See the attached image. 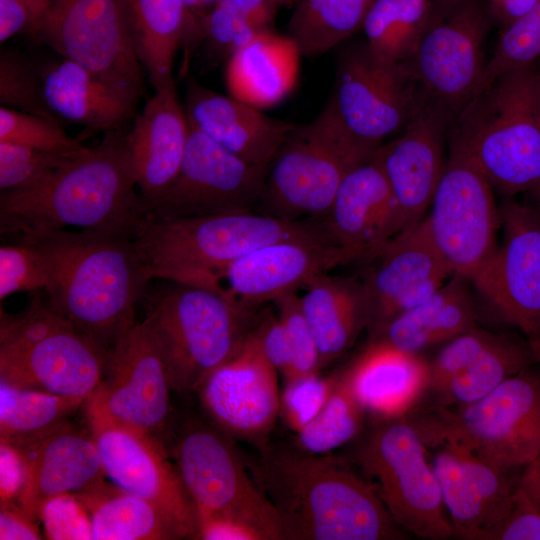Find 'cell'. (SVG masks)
Instances as JSON below:
<instances>
[{
	"label": "cell",
	"instance_id": "003e7915",
	"mask_svg": "<svg viewBox=\"0 0 540 540\" xmlns=\"http://www.w3.org/2000/svg\"><path fill=\"white\" fill-rule=\"evenodd\" d=\"M484 1H486V0H484Z\"/></svg>",
	"mask_w": 540,
	"mask_h": 540
},
{
	"label": "cell",
	"instance_id": "94428289",
	"mask_svg": "<svg viewBox=\"0 0 540 540\" xmlns=\"http://www.w3.org/2000/svg\"><path fill=\"white\" fill-rule=\"evenodd\" d=\"M39 19V24L52 0H26ZM39 27V25H38ZM38 29V28H37Z\"/></svg>",
	"mask_w": 540,
	"mask_h": 540
},
{
	"label": "cell",
	"instance_id": "603a6c76",
	"mask_svg": "<svg viewBox=\"0 0 540 540\" xmlns=\"http://www.w3.org/2000/svg\"><path fill=\"white\" fill-rule=\"evenodd\" d=\"M453 118L446 106L427 99L399 136L374 153L396 200L403 229L420 222L430 207L445 168L444 145Z\"/></svg>",
	"mask_w": 540,
	"mask_h": 540
},
{
	"label": "cell",
	"instance_id": "bcb514c9",
	"mask_svg": "<svg viewBox=\"0 0 540 540\" xmlns=\"http://www.w3.org/2000/svg\"><path fill=\"white\" fill-rule=\"evenodd\" d=\"M338 379L339 376L325 377L316 372L284 382L279 412L291 430L298 433L317 416Z\"/></svg>",
	"mask_w": 540,
	"mask_h": 540
},
{
	"label": "cell",
	"instance_id": "277c9868",
	"mask_svg": "<svg viewBox=\"0 0 540 540\" xmlns=\"http://www.w3.org/2000/svg\"><path fill=\"white\" fill-rule=\"evenodd\" d=\"M450 143L506 198L540 191V69L505 73L455 114Z\"/></svg>",
	"mask_w": 540,
	"mask_h": 540
},
{
	"label": "cell",
	"instance_id": "8fae6325",
	"mask_svg": "<svg viewBox=\"0 0 540 540\" xmlns=\"http://www.w3.org/2000/svg\"><path fill=\"white\" fill-rule=\"evenodd\" d=\"M170 391L161 345L147 315L109 351L102 379L83 404L88 427H124L162 442Z\"/></svg>",
	"mask_w": 540,
	"mask_h": 540
},
{
	"label": "cell",
	"instance_id": "d6986e66",
	"mask_svg": "<svg viewBox=\"0 0 540 540\" xmlns=\"http://www.w3.org/2000/svg\"><path fill=\"white\" fill-rule=\"evenodd\" d=\"M360 258L334 243L285 240L210 269L189 285L213 290L236 307L255 312L266 302L299 291L312 277Z\"/></svg>",
	"mask_w": 540,
	"mask_h": 540
},
{
	"label": "cell",
	"instance_id": "3957f363",
	"mask_svg": "<svg viewBox=\"0 0 540 540\" xmlns=\"http://www.w3.org/2000/svg\"><path fill=\"white\" fill-rule=\"evenodd\" d=\"M256 483L272 504L286 540H385L402 535L374 488L324 454L267 447Z\"/></svg>",
	"mask_w": 540,
	"mask_h": 540
},
{
	"label": "cell",
	"instance_id": "f6af8a7d",
	"mask_svg": "<svg viewBox=\"0 0 540 540\" xmlns=\"http://www.w3.org/2000/svg\"><path fill=\"white\" fill-rule=\"evenodd\" d=\"M0 142L54 152L84 148L81 141L67 134L61 124L5 107H0Z\"/></svg>",
	"mask_w": 540,
	"mask_h": 540
},
{
	"label": "cell",
	"instance_id": "7dc6e473",
	"mask_svg": "<svg viewBox=\"0 0 540 540\" xmlns=\"http://www.w3.org/2000/svg\"><path fill=\"white\" fill-rule=\"evenodd\" d=\"M274 303L286 327L292 353L291 369L284 382L319 372V351L303 314L298 291L287 293Z\"/></svg>",
	"mask_w": 540,
	"mask_h": 540
},
{
	"label": "cell",
	"instance_id": "5b68a950",
	"mask_svg": "<svg viewBox=\"0 0 540 540\" xmlns=\"http://www.w3.org/2000/svg\"><path fill=\"white\" fill-rule=\"evenodd\" d=\"M285 240L336 244L323 222L286 221L256 211L144 219L134 236L148 280L183 284L252 250Z\"/></svg>",
	"mask_w": 540,
	"mask_h": 540
},
{
	"label": "cell",
	"instance_id": "7402d4cb",
	"mask_svg": "<svg viewBox=\"0 0 540 540\" xmlns=\"http://www.w3.org/2000/svg\"><path fill=\"white\" fill-rule=\"evenodd\" d=\"M277 373L264 354L259 319L238 352L196 392L204 410L220 429L260 437L272 429L280 411Z\"/></svg>",
	"mask_w": 540,
	"mask_h": 540
},
{
	"label": "cell",
	"instance_id": "8992f818",
	"mask_svg": "<svg viewBox=\"0 0 540 540\" xmlns=\"http://www.w3.org/2000/svg\"><path fill=\"white\" fill-rule=\"evenodd\" d=\"M377 149L352 136L327 102L311 122L293 124L267 167L255 211L323 222L344 178Z\"/></svg>",
	"mask_w": 540,
	"mask_h": 540
},
{
	"label": "cell",
	"instance_id": "6125c7cd",
	"mask_svg": "<svg viewBox=\"0 0 540 540\" xmlns=\"http://www.w3.org/2000/svg\"><path fill=\"white\" fill-rule=\"evenodd\" d=\"M435 12L444 13L459 5L463 0H432Z\"/></svg>",
	"mask_w": 540,
	"mask_h": 540
},
{
	"label": "cell",
	"instance_id": "52a82bcc",
	"mask_svg": "<svg viewBox=\"0 0 540 540\" xmlns=\"http://www.w3.org/2000/svg\"><path fill=\"white\" fill-rule=\"evenodd\" d=\"M107 355L39 297L20 313L1 311L0 380L12 385L85 403Z\"/></svg>",
	"mask_w": 540,
	"mask_h": 540
},
{
	"label": "cell",
	"instance_id": "f5cc1de1",
	"mask_svg": "<svg viewBox=\"0 0 540 540\" xmlns=\"http://www.w3.org/2000/svg\"><path fill=\"white\" fill-rule=\"evenodd\" d=\"M27 479V462L23 450L0 441V504L17 503Z\"/></svg>",
	"mask_w": 540,
	"mask_h": 540
},
{
	"label": "cell",
	"instance_id": "ab89813d",
	"mask_svg": "<svg viewBox=\"0 0 540 540\" xmlns=\"http://www.w3.org/2000/svg\"><path fill=\"white\" fill-rule=\"evenodd\" d=\"M364 409L343 375L317 416L297 435V447L313 454H326L352 440L360 431Z\"/></svg>",
	"mask_w": 540,
	"mask_h": 540
},
{
	"label": "cell",
	"instance_id": "681fc988",
	"mask_svg": "<svg viewBox=\"0 0 540 540\" xmlns=\"http://www.w3.org/2000/svg\"><path fill=\"white\" fill-rule=\"evenodd\" d=\"M46 538L51 540H93L92 522L84 504L73 493H61L40 506Z\"/></svg>",
	"mask_w": 540,
	"mask_h": 540
},
{
	"label": "cell",
	"instance_id": "ba28073f",
	"mask_svg": "<svg viewBox=\"0 0 540 540\" xmlns=\"http://www.w3.org/2000/svg\"><path fill=\"white\" fill-rule=\"evenodd\" d=\"M148 314L164 355L171 391L196 392L240 349L254 325L217 292L175 283L153 298Z\"/></svg>",
	"mask_w": 540,
	"mask_h": 540
},
{
	"label": "cell",
	"instance_id": "f35d334b",
	"mask_svg": "<svg viewBox=\"0 0 540 540\" xmlns=\"http://www.w3.org/2000/svg\"><path fill=\"white\" fill-rule=\"evenodd\" d=\"M375 0H297L287 24L302 56L322 55L361 30Z\"/></svg>",
	"mask_w": 540,
	"mask_h": 540
},
{
	"label": "cell",
	"instance_id": "d590c367",
	"mask_svg": "<svg viewBox=\"0 0 540 540\" xmlns=\"http://www.w3.org/2000/svg\"><path fill=\"white\" fill-rule=\"evenodd\" d=\"M133 42L153 88L173 78L181 49L184 0H125Z\"/></svg>",
	"mask_w": 540,
	"mask_h": 540
},
{
	"label": "cell",
	"instance_id": "4fadbf2b",
	"mask_svg": "<svg viewBox=\"0 0 540 540\" xmlns=\"http://www.w3.org/2000/svg\"><path fill=\"white\" fill-rule=\"evenodd\" d=\"M338 47L328 103L352 136L377 149L401 132L428 98L406 64L379 59L365 42Z\"/></svg>",
	"mask_w": 540,
	"mask_h": 540
},
{
	"label": "cell",
	"instance_id": "4dcf8cb0",
	"mask_svg": "<svg viewBox=\"0 0 540 540\" xmlns=\"http://www.w3.org/2000/svg\"><path fill=\"white\" fill-rule=\"evenodd\" d=\"M49 109L62 121L105 133L123 128L136 116L140 96L63 58L41 71Z\"/></svg>",
	"mask_w": 540,
	"mask_h": 540
},
{
	"label": "cell",
	"instance_id": "2e32d148",
	"mask_svg": "<svg viewBox=\"0 0 540 540\" xmlns=\"http://www.w3.org/2000/svg\"><path fill=\"white\" fill-rule=\"evenodd\" d=\"M266 170L244 161L190 128L176 177L160 195L142 200L144 219L255 211Z\"/></svg>",
	"mask_w": 540,
	"mask_h": 540
},
{
	"label": "cell",
	"instance_id": "e0dca14e",
	"mask_svg": "<svg viewBox=\"0 0 540 540\" xmlns=\"http://www.w3.org/2000/svg\"><path fill=\"white\" fill-rule=\"evenodd\" d=\"M491 20L482 0H463L450 11L435 12L406 64L426 97L446 106L454 116L480 89Z\"/></svg>",
	"mask_w": 540,
	"mask_h": 540
},
{
	"label": "cell",
	"instance_id": "7a4b0ae2",
	"mask_svg": "<svg viewBox=\"0 0 540 540\" xmlns=\"http://www.w3.org/2000/svg\"><path fill=\"white\" fill-rule=\"evenodd\" d=\"M126 133H105L40 183L1 191L0 232L26 238L66 227L128 234L144 221Z\"/></svg>",
	"mask_w": 540,
	"mask_h": 540
},
{
	"label": "cell",
	"instance_id": "44dd1931",
	"mask_svg": "<svg viewBox=\"0 0 540 540\" xmlns=\"http://www.w3.org/2000/svg\"><path fill=\"white\" fill-rule=\"evenodd\" d=\"M105 476L157 506L180 539H195L197 513L179 473L157 438L124 427L90 426Z\"/></svg>",
	"mask_w": 540,
	"mask_h": 540
},
{
	"label": "cell",
	"instance_id": "db71d44e",
	"mask_svg": "<svg viewBox=\"0 0 540 540\" xmlns=\"http://www.w3.org/2000/svg\"><path fill=\"white\" fill-rule=\"evenodd\" d=\"M220 0H184L185 20L181 50L182 71L185 75L194 52L200 48L206 19Z\"/></svg>",
	"mask_w": 540,
	"mask_h": 540
},
{
	"label": "cell",
	"instance_id": "680465c9",
	"mask_svg": "<svg viewBox=\"0 0 540 540\" xmlns=\"http://www.w3.org/2000/svg\"><path fill=\"white\" fill-rule=\"evenodd\" d=\"M540 0H486L489 12L501 27L511 23L532 7Z\"/></svg>",
	"mask_w": 540,
	"mask_h": 540
},
{
	"label": "cell",
	"instance_id": "f907efd6",
	"mask_svg": "<svg viewBox=\"0 0 540 540\" xmlns=\"http://www.w3.org/2000/svg\"><path fill=\"white\" fill-rule=\"evenodd\" d=\"M482 540H540V509L519 485L510 513Z\"/></svg>",
	"mask_w": 540,
	"mask_h": 540
},
{
	"label": "cell",
	"instance_id": "ee69618b",
	"mask_svg": "<svg viewBox=\"0 0 540 540\" xmlns=\"http://www.w3.org/2000/svg\"><path fill=\"white\" fill-rule=\"evenodd\" d=\"M263 29L248 21L229 0H220L209 13L200 47L209 65L226 61Z\"/></svg>",
	"mask_w": 540,
	"mask_h": 540
},
{
	"label": "cell",
	"instance_id": "d6a6232c",
	"mask_svg": "<svg viewBox=\"0 0 540 540\" xmlns=\"http://www.w3.org/2000/svg\"><path fill=\"white\" fill-rule=\"evenodd\" d=\"M299 291L300 304L315 339L320 367L340 357L367 327V309L360 280L328 272L308 280Z\"/></svg>",
	"mask_w": 540,
	"mask_h": 540
},
{
	"label": "cell",
	"instance_id": "9f6ffc18",
	"mask_svg": "<svg viewBox=\"0 0 540 540\" xmlns=\"http://www.w3.org/2000/svg\"><path fill=\"white\" fill-rule=\"evenodd\" d=\"M1 540H38L42 539L34 519L17 503L0 505Z\"/></svg>",
	"mask_w": 540,
	"mask_h": 540
},
{
	"label": "cell",
	"instance_id": "b9f144b4",
	"mask_svg": "<svg viewBox=\"0 0 540 540\" xmlns=\"http://www.w3.org/2000/svg\"><path fill=\"white\" fill-rule=\"evenodd\" d=\"M0 103L1 107L62 123L46 104L41 71L14 50H2L0 54Z\"/></svg>",
	"mask_w": 540,
	"mask_h": 540
},
{
	"label": "cell",
	"instance_id": "f1b7e54d",
	"mask_svg": "<svg viewBox=\"0 0 540 540\" xmlns=\"http://www.w3.org/2000/svg\"><path fill=\"white\" fill-rule=\"evenodd\" d=\"M20 448L27 462V479L17 504L34 520L46 499L78 493L106 477L91 431L70 422Z\"/></svg>",
	"mask_w": 540,
	"mask_h": 540
},
{
	"label": "cell",
	"instance_id": "91938a15",
	"mask_svg": "<svg viewBox=\"0 0 540 540\" xmlns=\"http://www.w3.org/2000/svg\"><path fill=\"white\" fill-rule=\"evenodd\" d=\"M519 486L540 509V456L525 466Z\"/></svg>",
	"mask_w": 540,
	"mask_h": 540
},
{
	"label": "cell",
	"instance_id": "484cf974",
	"mask_svg": "<svg viewBox=\"0 0 540 540\" xmlns=\"http://www.w3.org/2000/svg\"><path fill=\"white\" fill-rule=\"evenodd\" d=\"M154 91L136 115L132 129L126 133L130 169L144 201L160 195L174 180L190 133L174 79Z\"/></svg>",
	"mask_w": 540,
	"mask_h": 540
},
{
	"label": "cell",
	"instance_id": "e575fe53",
	"mask_svg": "<svg viewBox=\"0 0 540 540\" xmlns=\"http://www.w3.org/2000/svg\"><path fill=\"white\" fill-rule=\"evenodd\" d=\"M73 494L90 514L93 540L180 539L157 506L105 479Z\"/></svg>",
	"mask_w": 540,
	"mask_h": 540
},
{
	"label": "cell",
	"instance_id": "1f68e13d",
	"mask_svg": "<svg viewBox=\"0 0 540 540\" xmlns=\"http://www.w3.org/2000/svg\"><path fill=\"white\" fill-rule=\"evenodd\" d=\"M301 57L288 34L259 31L225 63L228 94L260 110L279 104L297 84Z\"/></svg>",
	"mask_w": 540,
	"mask_h": 540
},
{
	"label": "cell",
	"instance_id": "4316f807",
	"mask_svg": "<svg viewBox=\"0 0 540 540\" xmlns=\"http://www.w3.org/2000/svg\"><path fill=\"white\" fill-rule=\"evenodd\" d=\"M184 108L190 128L265 169L293 126L230 95L217 93L192 77H187Z\"/></svg>",
	"mask_w": 540,
	"mask_h": 540
},
{
	"label": "cell",
	"instance_id": "ffe728a7",
	"mask_svg": "<svg viewBox=\"0 0 540 540\" xmlns=\"http://www.w3.org/2000/svg\"><path fill=\"white\" fill-rule=\"evenodd\" d=\"M357 262L372 335L394 316L430 297L451 276L424 218L404 228Z\"/></svg>",
	"mask_w": 540,
	"mask_h": 540
},
{
	"label": "cell",
	"instance_id": "7bdbcfd3",
	"mask_svg": "<svg viewBox=\"0 0 540 540\" xmlns=\"http://www.w3.org/2000/svg\"><path fill=\"white\" fill-rule=\"evenodd\" d=\"M84 148L73 152H54L0 142L1 191L22 190L40 183Z\"/></svg>",
	"mask_w": 540,
	"mask_h": 540
},
{
	"label": "cell",
	"instance_id": "cb8c5ba5",
	"mask_svg": "<svg viewBox=\"0 0 540 540\" xmlns=\"http://www.w3.org/2000/svg\"><path fill=\"white\" fill-rule=\"evenodd\" d=\"M540 363L528 341L476 325L446 342L430 364L429 386L438 407L475 402L506 379Z\"/></svg>",
	"mask_w": 540,
	"mask_h": 540
},
{
	"label": "cell",
	"instance_id": "30bf717a",
	"mask_svg": "<svg viewBox=\"0 0 540 540\" xmlns=\"http://www.w3.org/2000/svg\"><path fill=\"white\" fill-rule=\"evenodd\" d=\"M356 459L398 526L425 539L454 536L425 443L411 422L400 417L379 427Z\"/></svg>",
	"mask_w": 540,
	"mask_h": 540
},
{
	"label": "cell",
	"instance_id": "816d5d0a",
	"mask_svg": "<svg viewBox=\"0 0 540 540\" xmlns=\"http://www.w3.org/2000/svg\"><path fill=\"white\" fill-rule=\"evenodd\" d=\"M196 513L197 534L195 539L269 540L263 530L239 516L201 508H196Z\"/></svg>",
	"mask_w": 540,
	"mask_h": 540
},
{
	"label": "cell",
	"instance_id": "8d00e7d4",
	"mask_svg": "<svg viewBox=\"0 0 540 540\" xmlns=\"http://www.w3.org/2000/svg\"><path fill=\"white\" fill-rule=\"evenodd\" d=\"M434 15L432 0H375L361 26L364 42L379 59L407 64Z\"/></svg>",
	"mask_w": 540,
	"mask_h": 540
},
{
	"label": "cell",
	"instance_id": "03108f58",
	"mask_svg": "<svg viewBox=\"0 0 540 540\" xmlns=\"http://www.w3.org/2000/svg\"><path fill=\"white\" fill-rule=\"evenodd\" d=\"M538 68L540 69V60L536 63Z\"/></svg>",
	"mask_w": 540,
	"mask_h": 540
},
{
	"label": "cell",
	"instance_id": "ac0fdd59",
	"mask_svg": "<svg viewBox=\"0 0 540 540\" xmlns=\"http://www.w3.org/2000/svg\"><path fill=\"white\" fill-rule=\"evenodd\" d=\"M503 240L470 280L506 323L519 329L540 359V219L528 203L499 206Z\"/></svg>",
	"mask_w": 540,
	"mask_h": 540
},
{
	"label": "cell",
	"instance_id": "6f0895ef",
	"mask_svg": "<svg viewBox=\"0 0 540 540\" xmlns=\"http://www.w3.org/2000/svg\"><path fill=\"white\" fill-rule=\"evenodd\" d=\"M231 4L259 29H273L278 10L284 7L281 0H229Z\"/></svg>",
	"mask_w": 540,
	"mask_h": 540
},
{
	"label": "cell",
	"instance_id": "836d02e7",
	"mask_svg": "<svg viewBox=\"0 0 540 540\" xmlns=\"http://www.w3.org/2000/svg\"><path fill=\"white\" fill-rule=\"evenodd\" d=\"M470 281L451 275L430 297L386 322L372 339L409 353L448 342L476 325Z\"/></svg>",
	"mask_w": 540,
	"mask_h": 540
},
{
	"label": "cell",
	"instance_id": "11a10c76",
	"mask_svg": "<svg viewBox=\"0 0 540 540\" xmlns=\"http://www.w3.org/2000/svg\"><path fill=\"white\" fill-rule=\"evenodd\" d=\"M39 19L26 0H0V42L20 32L35 35Z\"/></svg>",
	"mask_w": 540,
	"mask_h": 540
},
{
	"label": "cell",
	"instance_id": "5bb4252c",
	"mask_svg": "<svg viewBox=\"0 0 540 540\" xmlns=\"http://www.w3.org/2000/svg\"><path fill=\"white\" fill-rule=\"evenodd\" d=\"M62 58L142 96L145 70L125 0H52L35 33Z\"/></svg>",
	"mask_w": 540,
	"mask_h": 540
},
{
	"label": "cell",
	"instance_id": "9c48e42d",
	"mask_svg": "<svg viewBox=\"0 0 540 540\" xmlns=\"http://www.w3.org/2000/svg\"><path fill=\"white\" fill-rule=\"evenodd\" d=\"M454 407H438L412 423L425 444H455L507 471L540 456V371L528 368Z\"/></svg>",
	"mask_w": 540,
	"mask_h": 540
},
{
	"label": "cell",
	"instance_id": "be15d7a7",
	"mask_svg": "<svg viewBox=\"0 0 540 540\" xmlns=\"http://www.w3.org/2000/svg\"><path fill=\"white\" fill-rule=\"evenodd\" d=\"M529 196V202L528 204L532 206V208L537 213L539 219H540V191L528 194Z\"/></svg>",
	"mask_w": 540,
	"mask_h": 540
},
{
	"label": "cell",
	"instance_id": "9a60e30c",
	"mask_svg": "<svg viewBox=\"0 0 540 540\" xmlns=\"http://www.w3.org/2000/svg\"><path fill=\"white\" fill-rule=\"evenodd\" d=\"M174 439V465L196 508L239 516L281 539L272 504L219 429L190 421Z\"/></svg>",
	"mask_w": 540,
	"mask_h": 540
},
{
	"label": "cell",
	"instance_id": "6da1fadb",
	"mask_svg": "<svg viewBox=\"0 0 540 540\" xmlns=\"http://www.w3.org/2000/svg\"><path fill=\"white\" fill-rule=\"evenodd\" d=\"M41 254L48 273L47 304L102 350L135 325V307L148 282L128 234L58 230L20 238Z\"/></svg>",
	"mask_w": 540,
	"mask_h": 540
},
{
	"label": "cell",
	"instance_id": "d4e9b609",
	"mask_svg": "<svg viewBox=\"0 0 540 540\" xmlns=\"http://www.w3.org/2000/svg\"><path fill=\"white\" fill-rule=\"evenodd\" d=\"M437 446L432 465L454 536L482 540L510 513L517 487L507 470L470 451L449 443Z\"/></svg>",
	"mask_w": 540,
	"mask_h": 540
},
{
	"label": "cell",
	"instance_id": "f546056e",
	"mask_svg": "<svg viewBox=\"0 0 540 540\" xmlns=\"http://www.w3.org/2000/svg\"><path fill=\"white\" fill-rule=\"evenodd\" d=\"M342 375L365 412L392 420L407 413L428 388L430 365L420 354L372 339Z\"/></svg>",
	"mask_w": 540,
	"mask_h": 540
},
{
	"label": "cell",
	"instance_id": "7c38bea8",
	"mask_svg": "<svg viewBox=\"0 0 540 540\" xmlns=\"http://www.w3.org/2000/svg\"><path fill=\"white\" fill-rule=\"evenodd\" d=\"M424 221L451 275L470 281L498 247L501 221L493 187L467 154L452 143Z\"/></svg>",
	"mask_w": 540,
	"mask_h": 540
},
{
	"label": "cell",
	"instance_id": "74e56055",
	"mask_svg": "<svg viewBox=\"0 0 540 540\" xmlns=\"http://www.w3.org/2000/svg\"><path fill=\"white\" fill-rule=\"evenodd\" d=\"M84 402L0 380V441L22 447L67 424Z\"/></svg>",
	"mask_w": 540,
	"mask_h": 540
},
{
	"label": "cell",
	"instance_id": "e7e4bbea",
	"mask_svg": "<svg viewBox=\"0 0 540 540\" xmlns=\"http://www.w3.org/2000/svg\"><path fill=\"white\" fill-rule=\"evenodd\" d=\"M281 1L285 7H290L297 2V0H281Z\"/></svg>",
	"mask_w": 540,
	"mask_h": 540
},
{
	"label": "cell",
	"instance_id": "c3c4849f",
	"mask_svg": "<svg viewBox=\"0 0 540 540\" xmlns=\"http://www.w3.org/2000/svg\"><path fill=\"white\" fill-rule=\"evenodd\" d=\"M48 273L39 251L29 243L0 247V299L23 291L46 290Z\"/></svg>",
	"mask_w": 540,
	"mask_h": 540
},
{
	"label": "cell",
	"instance_id": "60d3db41",
	"mask_svg": "<svg viewBox=\"0 0 540 540\" xmlns=\"http://www.w3.org/2000/svg\"><path fill=\"white\" fill-rule=\"evenodd\" d=\"M539 60L540 1L529 11L502 27L497 45L487 60L478 93L499 76L535 65Z\"/></svg>",
	"mask_w": 540,
	"mask_h": 540
},
{
	"label": "cell",
	"instance_id": "83f0119b",
	"mask_svg": "<svg viewBox=\"0 0 540 540\" xmlns=\"http://www.w3.org/2000/svg\"><path fill=\"white\" fill-rule=\"evenodd\" d=\"M323 224L337 245L361 258L402 231L396 200L374 154L344 178Z\"/></svg>",
	"mask_w": 540,
	"mask_h": 540
}]
</instances>
